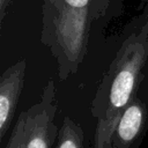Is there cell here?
I'll use <instances>...</instances> for the list:
<instances>
[{
	"label": "cell",
	"instance_id": "6da1fadb",
	"mask_svg": "<svg viewBox=\"0 0 148 148\" xmlns=\"http://www.w3.org/2000/svg\"><path fill=\"white\" fill-rule=\"evenodd\" d=\"M148 72V9L126 28L125 37L96 91L91 114L96 119L92 148H112L119 117Z\"/></svg>",
	"mask_w": 148,
	"mask_h": 148
},
{
	"label": "cell",
	"instance_id": "7a4b0ae2",
	"mask_svg": "<svg viewBox=\"0 0 148 148\" xmlns=\"http://www.w3.org/2000/svg\"><path fill=\"white\" fill-rule=\"evenodd\" d=\"M42 36L58 64L60 80L75 73L88 46L91 0H43Z\"/></svg>",
	"mask_w": 148,
	"mask_h": 148
},
{
	"label": "cell",
	"instance_id": "3957f363",
	"mask_svg": "<svg viewBox=\"0 0 148 148\" xmlns=\"http://www.w3.org/2000/svg\"><path fill=\"white\" fill-rule=\"evenodd\" d=\"M148 131V72L123 110L112 136V148H139Z\"/></svg>",
	"mask_w": 148,
	"mask_h": 148
},
{
	"label": "cell",
	"instance_id": "277c9868",
	"mask_svg": "<svg viewBox=\"0 0 148 148\" xmlns=\"http://www.w3.org/2000/svg\"><path fill=\"white\" fill-rule=\"evenodd\" d=\"M57 106V89L53 80L50 79L39 101L25 110L27 134L24 148H53L56 146L58 136L56 126Z\"/></svg>",
	"mask_w": 148,
	"mask_h": 148
},
{
	"label": "cell",
	"instance_id": "5b68a950",
	"mask_svg": "<svg viewBox=\"0 0 148 148\" xmlns=\"http://www.w3.org/2000/svg\"><path fill=\"white\" fill-rule=\"evenodd\" d=\"M27 64L20 60L8 67L0 77V139L3 140L23 88Z\"/></svg>",
	"mask_w": 148,
	"mask_h": 148
},
{
	"label": "cell",
	"instance_id": "8992f818",
	"mask_svg": "<svg viewBox=\"0 0 148 148\" xmlns=\"http://www.w3.org/2000/svg\"><path fill=\"white\" fill-rule=\"evenodd\" d=\"M56 148H88L84 131L76 120L71 117L62 119L58 128Z\"/></svg>",
	"mask_w": 148,
	"mask_h": 148
},
{
	"label": "cell",
	"instance_id": "52a82bcc",
	"mask_svg": "<svg viewBox=\"0 0 148 148\" xmlns=\"http://www.w3.org/2000/svg\"><path fill=\"white\" fill-rule=\"evenodd\" d=\"M123 0H91L92 22L101 21L108 16H112L121 5Z\"/></svg>",
	"mask_w": 148,
	"mask_h": 148
},
{
	"label": "cell",
	"instance_id": "ba28073f",
	"mask_svg": "<svg viewBox=\"0 0 148 148\" xmlns=\"http://www.w3.org/2000/svg\"><path fill=\"white\" fill-rule=\"evenodd\" d=\"M13 0H0V21L2 22L5 18V15L7 14V9L12 5Z\"/></svg>",
	"mask_w": 148,
	"mask_h": 148
},
{
	"label": "cell",
	"instance_id": "9c48e42d",
	"mask_svg": "<svg viewBox=\"0 0 148 148\" xmlns=\"http://www.w3.org/2000/svg\"><path fill=\"white\" fill-rule=\"evenodd\" d=\"M142 5V9H148V0H140Z\"/></svg>",
	"mask_w": 148,
	"mask_h": 148
}]
</instances>
